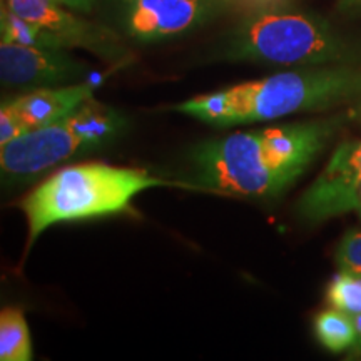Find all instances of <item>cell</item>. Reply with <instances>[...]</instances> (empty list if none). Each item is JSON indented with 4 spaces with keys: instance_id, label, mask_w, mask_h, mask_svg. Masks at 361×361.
<instances>
[{
    "instance_id": "e0dca14e",
    "label": "cell",
    "mask_w": 361,
    "mask_h": 361,
    "mask_svg": "<svg viewBox=\"0 0 361 361\" xmlns=\"http://www.w3.org/2000/svg\"><path fill=\"white\" fill-rule=\"evenodd\" d=\"M355 323V329H356V338H355V345H353V353L361 355V313L351 314Z\"/></svg>"
},
{
    "instance_id": "9a60e30c",
    "label": "cell",
    "mask_w": 361,
    "mask_h": 361,
    "mask_svg": "<svg viewBox=\"0 0 361 361\" xmlns=\"http://www.w3.org/2000/svg\"><path fill=\"white\" fill-rule=\"evenodd\" d=\"M336 264L340 273L361 278V231L351 229L341 239L336 251Z\"/></svg>"
},
{
    "instance_id": "ffe728a7",
    "label": "cell",
    "mask_w": 361,
    "mask_h": 361,
    "mask_svg": "<svg viewBox=\"0 0 361 361\" xmlns=\"http://www.w3.org/2000/svg\"><path fill=\"white\" fill-rule=\"evenodd\" d=\"M360 114H361V109H360Z\"/></svg>"
},
{
    "instance_id": "52a82bcc",
    "label": "cell",
    "mask_w": 361,
    "mask_h": 361,
    "mask_svg": "<svg viewBox=\"0 0 361 361\" xmlns=\"http://www.w3.org/2000/svg\"><path fill=\"white\" fill-rule=\"evenodd\" d=\"M224 0H121V24L137 42L188 34L209 20Z\"/></svg>"
},
{
    "instance_id": "7a4b0ae2",
    "label": "cell",
    "mask_w": 361,
    "mask_h": 361,
    "mask_svg": "<svg viewBox=\"0 0 361 361\" xmlns=\"http://www.w3.org/2000/svg\"><path fill=\"white\" fill-rule=\"evenodd\" d=\"M361 96V66H311L189 99L174 109L218 128L319 111Z\"/></svg>"
},
{
    "instance_id": "ba28073f",
    "label": "cell",
    "mask_w": 361,
    "mask_h": 361,
    "mask_svg": "<svg viewBox=\"0 0 361 361\" xmlns=\"http://www.w3.org/2000/svg\"><path fill=\"white\" fill-rule=\"evenodd\" d=\"M87 75L89 66L69 56L66 49L0 44V80L4 87H56L82 82Z\"/></svg>"
},
{
    "instance_id": "2e32d148",
    "label": "cell",
    "mask_w": 361,
    "mask_h": 361,
    "mask_svg": "<svg viewBox=\"0 0 361 361\" xmlns=\"http://www.w3.org/2000/svg\"><path fill=\"white\" fill-rule=\"evenodd\" d=\"M59 4L71 8V11H78V12H90L96 6L97 0H57Z\"/></svg>"
},
{
    "instance_id": "30bf717a",
    "label": "cell",
    "mask_w": 361,
    "mask_h": 361,
    "mask_svg": "<svg viewBox=\"0 0 361 361\" xmlns=\"http://www.w3.org/2000/svg\"><path fill=\"white\" fill-rule=\"evenodd\" d=\"M361 186V141L343 142L300 201V213L313 223L355 211Z\"/></svg>"
},
{
    "instance_id": "277c9868",
    "label": "cell",
    "mask_w": 361,
    "mask_h": 361,
    "mask_svg": "<svg viewBox=\"0 0 361 361\" xmlns=\"http://www.w3.org/2000/svg\"><path fill=\"white\" fill-rule=\"evenodd\" d=\"M219 57L286 67L360 64L361 47L319 17L281 7H261L234 27Z\"/></svg>"
},
{
    "instance_id": "7c38bea8",
    "label": "cell",
    "mask_w": 361,
    "mask_h": 361,
    "mask_svg": "<svg viewBox=\"0 0 361 361\" xmlns=\"http://www.w3.org/2000/svg\"><path fill=\"white\" fill-rule=\"evenodd\" d=\"M0 360L30 361L32 341L24 313L19 308H4L0 313Z\"/></svg>"
},
{
    "instance_id": "5bb4252c",
    "label": "cell",
    "mask_w": 361,
    "mask_h": 361,
    "mask_svg": "<svg viewBox=\"0 0 361 361\" xmlns=\"http://www.w3.org/2000/svg\"><path fill=\"white\" fill-rule=\"evenodd\" d=\"M328 300L345 313H361V278L340 273L329 284Z\"/></svg>"
},
{
    "instance_id": "d6986e66",
    "label": "cell",
    "mask_w": 361,
    "mask_h": 361,
    "mask_svg": "<svg viewBox=\"0 0 361 361\" xmlns=\"http://www.w3.org/2000/svg\"><path fill=\"white\" fill-rule=\"evenodd\" d=\"M255 2H258L261 7H278L284 0H255Z\"/></svg>"
},
{
    "instance_id": "ac0fdd59",
    "label": "cell",
    "mask_w": 361,
    "mask_h": 361,
    "mask_svg": "<svg viewBox=\"0 0 361 361\" xmlns=\"http://www.w3.org/2000/svg\"><path fill=\"white\" fill-rule=\"evenodd\" d=\"M340 11L358 12V11H361V0H341Z\"/></svg>"
},
{
    "instance_id": "4fadbf2b",
    "label": "cell",
    "mask_w": 361,
    "mask_h": 361,
    "mask_svg": "<svg viewBox=\"0 0 361 361\" xmlns=\"http://www.w3.org/2000/svg\"><path fill=\"white\" fill-rule=\"evenodd\" d=\"M314 333L324 348L333 353H341L355 345L356 329L353 318L338 308L318 314L314 322Z\"/></svg>"
},
{
    "instance_id": "5b68a950",
    "label": "cell",
    "mask_w": 361,
    "mask_h": 361,
    "mask_svg": "<svg viewBox=\"0 0 361 361\" xmlns=\"http://www.w3.org/2000/svg\"><path fill=\"white\" fill-rule=\"evenodd\" d=\"M126 119L90 97L69 116L0 146L4 178H30L114 141Z\"/></svg>"
},
{
    "instance_id": "8992f818",
    "label": "cell",
    "mask_w": 361,
    "mask_h": 361,
    "mask_svg": "<svg viewBox=\"0 0 361 361\" xmlns=\"http://www.w3.org/2000/svg\"><path fill=\"white\" fill-rule=\"evenodd\" d=\"M4 6L17 16L51 30L67 49H85L112 64H126L130 59L129 49L114 30L80 19L57 0H6Z\"/></svg>"
},
{
    "instance_id": "3957f363",
    "label": "cell",
    "mask_w": 361,
    "mask_h": 361,
    "mask_svg": "<svg viewBox=\"0 0 361 361\" xmlns=\"http://www.w3.org/2000/svg\"><path fill=\"white\" fill-rule=\"evenodd\" d=\"M166 184L174 186L147 171L117 168L104 162H85L57 171L20 202L29 224L27 250L54 224L119 213L137 194Z\"/></svg>"
},
{
    "instance_id": "8fae6325",
    "label": "cell",
    "mask_w": 361,
    "mask_h": 361,
    "mask_svg": "<svg viewBox=\"0 0 361 361\" xmlns=\"http://www.w3.org/2000/svg\"><path fill=\"white\" fill-rule=\"evenodd\" d=\"M0 34L2 42L30 45V47L67 49L66 44L45 27L13 13L7 6L0 11Z\"/></svg>"
},
{
    "instance_id": "6da1fadb",
    "label": "cell",
    "mask_w": 361,
    "mask_h": 361,
    "mask_svg": "<svg viewBox=\"0 0 361 361\" xmlns=\"http://www.w3.org/2000/svg\"><path fill=\"white\" fill-rule=\"evenodd\" d=\"M335 129L333 121H313L239 130L204 142L192 154L194 180L236 196H278L305 173Z\"/></svg>"
},
{
    "instance_id": "9c48e42d",
    "label": "cell",
    "mask_w": 361,
    "mask_h": 361,
    "mask_svg": "<svg viewBox=\"0 0 361 361\" xmlns=\"http://www.w3.org/2000/svg\"><path fill=\"white\" fill-rule=\"evenodd\" d=\"M99 82H82L40 87L2 104L0 109V146L30 130L49 126L69 116L80 104L94 97Z\"/></svg>"
}]
</instances>
